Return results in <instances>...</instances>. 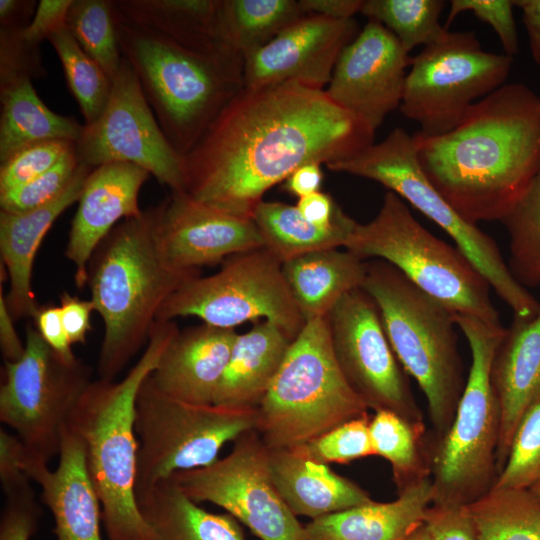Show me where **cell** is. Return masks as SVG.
<instances>
[{"label":"cell","mask_w":540,"mask_h":540,"mask_svg":"<svg viewBox=\"0 0 540 540\" xmlns=\"http://www.w3.org/2000/svg\"><path fill=\"white\" fill-rule=\"evenodd\" d=\"M491 377L500 409L498 475L519 421L540 400V311L531 319L514 316L495 353Z\"/></svg>","instance_id":"d4e9b609"},{"label":"cell","mask_w":540,"mask_h":540,"mask_svg":"<svg viewBox=\"0 0 540 540\" xmlns=\"http://www.w3.org/2000/svg\"><path fill=\"white\" fill-rule=\"evenodd\" d=\"M252 219L263 245L282 263L324 249L344 247L356 221L347 216L328 227L307 221L295 205L279 201H261Z\"/></svg>","instance_id":"d6a6232c"},{"label":"cell","mask_w":540,"mask_h":540,"mask_svg":"<svg viewBox=\"0 0 540 540\" xmlns=\"http://www.w3.org/2000/svg\"><path fill=\"white\" fill-rule=\"evenodd\" d=\"M445 28L460 14L472 12L488 23L498 35L505 54L513 57L518 52V35L510 0H452Z\"/></svg>","instance_id":"bcb514c9"},{"label":"cell","mask_w":540,"mask_h":540,"mask_svg":"<svg viewBox=\"0 0 540 540\" xmlns=\"http://www.w3.org/2000/svg\"><path fill=\"white\" fill-rule=\"evenodd\" d=\"M72 2L73 0H40L31 21L23 29L24 37L39 45L65 28Z\"/></svg>","instance_id":"f907efd6"},{"label":"cell","mask_w":540,"mask_h":540,"mask_svg":"<svg viewBox=\"0 0 540 540\" xmlns=\"http://www.w3.org/2000/svg\"><path fill=\"white\" fill-rule=\"evenodd\" d=\"M81 164L121 162L142 167L171 192L184 191L183 156L160 128L133 68L123 58L108 103L75 142Z\"/></svg>","instance_id":"e0dca14e"},{"label":"cell","mask_w":540,"mask_h":540,"mask_svg":"<svg viewBox=\"0 0 540 540\" xmlns=\"http://www.w3.org/2000/svg\"><path fill=\"white\" fill-rule=\"evenodd\" d=\"M408 54L385 26L368 19L341 52L325 91L376 130L401 105Z\"/></svg>","instance_id":"ac0fdd59"},{"label":"cell","mask_w":540,"mask_h":540,"mask_svg":"<svg viewBox=\"0 0 540 540\" xmlns=\"http://www.w3.org/2000/svg\"><path fill=\"white\" fill-rule=\"evenodd\" d=\"M268 451L273 483L296 517L314 520L374 501L366 490L327 464L292 449Z\"/></svg>","instance_id":"4316f807"},{"label":"cell","mask_w":540,"mask_h":540,"mask_svg":"<svg viewBox=\"0 0 540 540\" xmlns=\"http://www.w3.org/2000/svg\"><path fill=\"white\" fill-rule=\"evenodd\" d=\"M362 288L378 307L399 363L426 398L436 441L450 428L466 381L454 314L380 259L367 261Z\"/></svg>","instance_id":"8992f818"},{"label":"cell","mask_w":540,"mask_h":540,"mask_svg":"<svg viewBox=\"0 0 540 540\" xmlns=\"http://www.w3.org/2000/svg\"><path fill=\"white\" fill-rule=\"evenodd\" d=\"M41 515L34 492L5 497L0 518V540H30Z\"/></svg>","instance_id":"c3c4849f"},{"label":"cell","mask_w":540,"mask_h":540,"mask_svg":"<svg viewBox=\"0 0 540 540\" xmlns=\"http://www.w3.org/2000/svg\"><path fill=\"white\" fill-rule=\"evenodd\" d=\"M75 145L52 168L30 182L0 194L1 211L20 213L56 199L71 183L79 168Z\"/></svg>","instance_id":"7bdbcfd3"},{"label":"cell","mask_w":540,"mask_h":540,"mask_svg":"<svg viewBox=\"0 0 540 540\" xmlns=\"http://www.w3.org/2000/svg\"><path fill=\"white\" fill-rule=\"evenodd\" d=\"M66 26L83 51L113 81L121 68L123 56L112 0H73Z\"/></svg>","instance_id":"8d00e7d4"},{"label":"cell","mask_w":540,"mask_h":540,"mask_svg":"<svg viewBox=\"0 0 540 540\" xmlns=\"http://www.w3.org/2000/svg\"><path fill=\"white\" fill-rule=\"evenodd\" d=\"M292 341L284 329L267 320L238 334L213 403L234 408H257Z\"/></svg>","instance_id":"83f0119b"},{"label":"cell","mask_w":540,"mask_h":540,"mask_svg":"<svg viewBox=\"0 0 540 540\" xmlns=\"http://www.w3.org/2000/svg\"><path fill=\"white\" fill-rule=\"evenodd\" d=\"M48 41L54 48L68 87L79 104L85 125L96 121L104 111L112 89V81L104 70L79 46L67 26Z\"/></svg>","instance_id":"ab89813d"},{"label":"cell","mask_w":540,"mask_h":540,"mask_svg":"<svg viewBox=\"0 0 540 540\" xmlns=\"http://www.w3.org/2000/svg\"><path fill=\"white\" fill-rule=\"evenodd\" d=\"M327 317L339 367L368 408L394 412L426 430L408 374L390 345L372 297L362 287L354 289Z\"/></svg>","instance_id":"2e32d148"},{"label":"cell","mask_w":540,"mask_h":540,"mask_svg":"<svg viewBox=\"0 0 540 540\" xmlns=\"http://www.w3.org/2000/svg\"><path fill=\"white\" fill-rule=\"evenodd\" d=\"M112 3L116 18L124 23L150 30L194 51L238 56L220 40L219 0H112Z\"/></svg>","instance_id":"f1b7e54d"},{"label":"cell","mask_w":540,"mask_h":540,"mask_svg":"<svg viewBox=\"0 0 540 540\" xmlns=\"http://www.w3.org/2000/svg\"><path fill=\"white\" fill-rule=\"evenodd\" d=\"M168 480L196 503L223 508L260 540H305L304 525L273 483L269 451L255 429L240 435L225 457Z\"/></svg>","instance_id":"9a60e30c"},{"label":"cell","mask_w":540,"mask_h":540,"mask_svg":"<svg viewBox=\"0 0 540 540\" xmlns=\"http://www.w3.org/2000/svg\"><path fill=\"white\" fill-rule=\"evenodd\" d=\"M406 540H431L424 523L419 526Z\"/></svg>","instance_id":"94428289"},{"label":"cell","mask_w":540,"mask_h":540,"mask_svg":"<svg viewBox=\"0 0 540 540\" xmlns=\"http://www.w3.org/2000/svg\"><path fill=\"white\" fill-rule=\"evenodd\" d=\"M327 316L305 323L257 407L255 430L268 449H293L368 416L336 360Z\"/></svg>","instance_id":"52a82bcc"},{"label":"cell","mask_w":540,"mask_h":540,"mask_svg":"<svg viewBox=\"0 0 540 540\" xmlns=\"http://www.w3.org/2000/svg\"><path fill=\"white\" fill-rule=\"evenodd\" d=\"M91 377L90 366L78 358L63 359L29 325L24 353L17 361L5 362L0 421L35 460L48 464L59 455L69 416Z\"/></svg>","instance_id":"5bb4252c"},{"label":"cell","mask_w":540,"mask_h":540,"mask_svg":"<svg viewBox=\"0 0 540 540\" xmlns=\"http://www.w3.org/2000/svg\"><path fill=\"white\" fill-rule=\"evenodd\" d=\"M155 207L123 220L99 244L88 266L91 302L104 323L97 370L115 380L148 343L159 310L200 270H178L161 258L154 236Z\"/></svg>","instance_id":"277c9868"},{"label":"cell","mask_w":540,"mask_h":540,"mask_svg":"<svg viewBox=\"0 0 540 540\" xmlns=\"http://www.w3.org/2000/svg\"><path fill=\"white\" fill-rule=\"evenodd\" d=\"M304 14H315L334 20L352 19L360 12L363 0H299Z\"/></svg>","instance_id":"9f6ffc18"},{"label":"cell","mask_w":540,"mask_h":540,"mask_svg":"<svg viewBox=\"0 0 540 540\" xmlns=\"http://www.w3.org/2000/svg\"><path fill=\"white\" fill-rule=\"evenodd\" d=\"M540 482V400L519 421L491 489L530 490Z\"/></svg>","instance_id":"60d3db41"},{"label":"cell","mask_w":540,"mask_h":540,"mask_svg":"<svg viewBox=\"0 0 540 540\" xmlns=\"http://www.w3.org/2000/svg\"><path fill=\"white\" fill-rule=\"evenodd\" d=\"M423 523L431 540H476L466 505L433 503L427 509Z\"/></svg>","instance_id":"681fc988"},{"label":"cell","mask_w":540,"mask_h":540,"mask_svg":"<svg viewBox=\"0 0 540 540\" xmlns=\"http://www.w3.org/2000/svg\"><path fill=\"white\" fill-rule=\"evenodd\" d=\"M116 22L123 58L135 71L169 143L186 155L244 88V59L194 51L150 30Z\"/></svg>","instance_id":"5b68a950"},{"label":"cell","mask_w":540,"mask_h":540,"mask_svg":"<svg viewBox=\"0 0 540 540\" xmlns=\"http://www.w3.org/2000/svg\"><path fill=\"white\" fill-rule=\"evenodd\" d=\"M471 363L448 431L429 447L433 503L465 506L486 494L497 476L500 409L492 364L506 328L468 315H454Z\"/></svg>","instance_id":"ba28073f"},{"label":"cell","mask_w":540,"mask_h":540,"mask_svg":"<svg viewBox=\"0 0 540 540\" xmlns=\"http://www.w3.org/2000/svg\"><path fill=\"white\" fill-rule=\"evenodd\" d=\"M30 456L16 434L0 429V481L5 497L33 492L28 476Z\"/></svg>","instance_id":"7dc6e473"},{"label":"cell","mask_w":540,"mask_h":540,"mask_svg":"<svg viewBox=\"0 0 540 540\" xmlns=\"http://www.w3.org/2000/svg\"><path fill=\"white\" fill-rule=\"evenodd\" d=\"M323 181L321 164L309 163L296 169L284 182L286 192L298 199L320 191Z\"/></svg>","instance_id":"6f0895ef"},{"label":"cell","mask_w":540,"mask_h":540,"mask_svg":"<svg viewBox=\"0 0 540 540\" xmlns=\"http://www.w3.org/2000/svg\"><path fill=\"white\" fill-rule=\"evenodd\" d=\"M154 236L163 261L178 270H200L264 247L252 218L205 204L185 191L171 192L155 206Z\"/></svg>","instance_id":"d6986e66"},{"label":"cell","mask_w":540,"mask_h":540,"mask_svg":"<svg viewBox=\"0 0 540 540\" xmlns=\"http://www.w3.org/2000/svg\"><path fill=\"white\" fill-rule=\"evenodd\" d=\"M509 235V270L523 286L540 284V170L501 220Z\"/></svg>","instance_id":"74e56055"},{"label":"cell","mask_w":540,"mask_h":540,"mask_svg":"<svg viewBox=\"0 0 540 540\" xmlns=\"http://www.w3.org/2000/svg\"><path fill=\"white\" fill-rule=\"evenodd\" d=\"M304 14L299 0H219L222 43L245 59Z\"/></svg>","instance_id":"836d02e7"},{"label":"cell","mask_w":540,"mask_h":540,"mask_svg":"<svg viewBox=\"0 0 540 540\" xmlns=\"http://www.w3.org/2000/svg\"><path fill=\"white\" fill-rule=\"evenodd\" d=\"M55 470L29 460L28 476L41 488V499L55 522L57 540H102V509L90 479L83 446L67 426Z\"/></svg>","instance_id":"7402d4cb"},{"label":"cell","mask_w":540,"mask_h":540,"mask_svg":"<svg viewBox=\"0 0 540 540\" xmlns=\"http://www.w3.org/2000/svg\"><path fill=\"white\" fill-rule=\"evenodd\" d=\"M530 491H531L533 494H535L537 497L540 498V482L537 483L536 485H534V486L530 489Z\"/></svg>","instance_id":"6125c7cd"},{"label":"cell","mask_w":540,"mask_h":540,"mask_svg":"<svg viewBox=\"0 0 540 540\" xmlns=\"http://www.w3.org/2000/svg\"><path fill=\"white\" fill-rule=\"evenodd\" d=\"M431 478L402 491L389 502H376L310 520L305 540H406L424 522L433 504Z\"/></svg>","instance_id":"484cf974"},{"label":"cell","mask_w":540,"mask_h":540,"mask_svg":"<svg viewBox=\"0 0 540 540\" xmlns=\"http://www.w3.org/2000/svg\"><path fill=\"white\" fill-rule=\"evenodd\" d=\"M513 57L483 50L474 32L446 30L411 58L400 110L428 136L457 127L470 107L502 85Z\"/></svg>","instance_id":"7c38bea8"},{"label":"cell","mask_w":540,"mask_h":540,"mask_svg":"<svg viewBox=\"0 0 540 540\" xmlns=\"http://www.w3.org/2000/svg\"><path fill=\"white\" fill-rule=\"evenodd\" d=\"M237 333L203 323L179 331L170 342L151 381L165 394L198 404H212Z\"/></svg>","instance_id":"603a6c76"},{"label":"cell","mask_w":540,"mask_h":540,"mask_svg":"<svg viewBox=\"0 0 540 540\" xmlns=\"http://www.w3.org/2000/svg\"><path fill=\"white\" fill-rule=\"evenodd\" d=\"M60 314L67 337L73 344H85L91 330L90 318L94 311L91 300L64 292L60 296Z\"/></svg>","instance_id":"816d5d0a"},{"label":"cell","mask_w":540,"mask_h":540,"mask_svg":"<svg viewBox=\"0 0 540 540\" xmlns=\"http://www.w3.org/2000/svg\"><path fill=\"white\" fill-rule=\"evenodd\" d=\"M149 175L140 166L114 162L93 168L87 176L65 249L77 287L87 285L90 259L115 224L142 214L139 192Z\"/></svg>","instance_id":"44dd1931"},{"label":"cell","mask_w":540,"mask_h":540,"mask_svg":"<svg viewBox=\"0 0 540 540\" xmlns=\"http://www.w3.org/2000/svg\"><path fill=\"white\" fill-rule=\"evenodd\" d=\"M343 248L364 261L390 263L454 315L500 323L482 274L456 246L423 227L394 192L385 193L372 220L356 223Z\"/></svg>","instance_id":"9c48e42d"},{"label":"cell","mask_w":540,"mask_h":540,"mask_svg":"<svg viewBox=\"0 0 540 540\" xmlns=\"http://www.w3.org/2000/svg\"><path fill=\"white\" fill-rule=\"evenodd\" d=\"M369 422V416L352 419L292 450L327 465L372 456Z\"/></svg>","instance_id":"b9f144b4"},{"label":"cell","mask_w":540,"mask_h":540,"mask_svg":"<svg viewBox=\"0 0 540 540\" xmlns=\"http://www.w3.org/2000/svg\"><path fill=\"white\" fill-rule=\"evenodd\" d=\"M378 182L439 226L482 274L490 287L522 319L535 317L540 303L512 275L496 242L464 219L439 193L419 163L413 136L402 128L357 155L326 165Z\"/></svg>","instance_id":"30bf717a"},{"label":"cell","mask_w":540,"mask_h":540,"mask_svg":"<svg viewBox=\"0 0 540 540\" xmlns=\"http://www.w3.org/2000/svg\"><path fill=\"white\" fill-rule=\"evenodd\" d=\"M359 31L353 18L305 14L244 59V88L297 82L324 89L341 52Z\"/></svg>","instance_id":"ffe728a7"},{"label":"cell","mask_w":540,"mask_h":540,"mask_svg":"<svg viewBox=\"0 0 540 540\" xmlns=\"http://www.w3.org/2000/svg\"><path fill=\"white\" fill-rule=\"evenodd\" d=\"M37 5L35 0H0V27H27Z\"/></svg>","instance_id":"680465c9"},{"label":"cell","mask_w":540,"mask_h":540,"mask_svg":"<svg viewBox=\"0 0 540 540\" xmlns=\"http://www.w3.org/2000/svg\"><path fill=\"white\" fill-rule=\"evenodd\" d=\"M14 318L7 306L5 295L0 290V346L5 362L17 361L25 350V342L19 338L14 327Z\"/></svg>","instance_id":"11a10c76"},{"label":"cell","mask_w":540,"mask_h":540,"mask_svg":"<svg viewBox=\"0 0 540 540\" xmlns=\"http://www.w3.org/2000/svg\"><path fill=\"white\" fill-rule=\"evenodd\" d=\"M187 316L225 329L263 319L280 326L293 339L305 325L282 262L265 247L232 255L215 274L186 282L163 304L156 321Z\"/></svg>","instance_id":"4fadbf2b"},{"label":"cell","mask_w":540,"mask_h":540,"mask_svg":"<svg viewBox=\"0 0 540 540\" xmlns=\"http://www.w3.org/2000/svg\"><path fill=\"white\" fill-rule=\"evenodd\" d=\"M136 499L150 540H245L233 516L205 510L169 480L136 490Z\"/></svg>","instance_id":"4dcf8cb0"},{"label":"cell","mask_w":540,"mask_h":540,"mask_svg":"<svg viewBox=\"0 0 540 540\" xmlns=\"http://www.w3.org/2000/svg\"><path fill=\"white\" fill-rule=\"evenodd\" d=\"M369 432L374 455L389 462L398 492L430 477L426 430L394 412L378 410L370 418Z\"/></svg>","instance_id":"e575fe53"},{"label":"cell","mask_w":540,"mask_h":540,"mask_svg":"<svg viewBox=\"0 0 540 540\" xmlns=\"http://www.w3.org/2000/svg\"><path fill=\"white\" fill-rule=\"evenodd\" d=\"M427 178L467 221H501L540 170V96L504 84L438 136L416 132Z\"/></svg>","instance_id":"7a4b0ae2"},{"label":"cell","mask_w":540,"mask_h":540,"mask_svg":"<svg viewBox=\"0 0 540 540\" xmlns=\"http://www.w3.org/2000/svg\"><path fill=\"white\" fill-rule=\"evenodd\" d=\"M35 327L43 340L63 359L75 360L71 343L65 332L59 306H40L33 317Z\"/></svg>","instance_id":"f5cc1de1"},{"label":"cell","mask_w":540,"mask_h":540,"mask_svg":"<svg viewBox=\"0 0 540 540\" xmlns=\"http://www.w3.org/2000/svg\"><path fill=\"white\" fill-rule=\"evenodd\" d=\"M0 162L40 142H76L83 125L73 117L50 110L37 95L30 79L0 86Z\"/></svg>","instance_id":"1f68e13d"},{"label":"cell","mask_w":540,"mask_h":540,"mask_svg":"<svg viewBox=\"0 0 540 540\" xmlns=\"http://www.w3.org/2000/svg\"><path fill=\"white\" fill-rule=\"evenodd\" d=\"M23 29L0 27V86L46 75L39 45L28 41Z\"/></svg>","instance_id":"f6af8a7d"},{"label":"cell","mask_w":540,"mask_h":540,"mask_svg":"<svg viewBox=\"0 0 540 540\" xmlns=\"http://www.w3.org/2000/svg\"><path fill=\"white\" fill-rule=\"evenodd\" d=\"M92 169L80 163L68 187L43 206L20 213L0 212V251L9 278L5 299L14 320L33 318L39 309L31 283L36 254L56 219L78 201Z\"/></svg>","instance_id":"cb8c5ba5"},{"label":"cell","mask_w":540,"mask_h":540,"mask_svg":"<svg viewBox=\"0 0 540 540\" xmlns=\"http://www.w3.org/2000/svg\"><path fill=\"white\" fill-rule=\"evenodd\" d=\"M466 507L476 540H540V498L530 490L490 489Z\"/></svg>","instance_id":"d590c367"},{"label":"cell","mask_w":540,"mask_h":540,"mask_svg":"<svg viewBox=\"0 0 540 540\" xmlns=\"http://www.w3.org/2000/svg\"><path fill=\"white\" fill-rule=\"evenodd\" d=\"M445 5L443 0H363L360 13L385 26L409 53L448 30L439 20Z\"/></svg>","instance_id":"f35d334b"},{"label":"cell","mask_w":540,"mask_h":540,"mask_svg":"<svg viewBox=\"0 0 540 540\" xmlns=\"http://www.w3.org/2000/svg\"><path fill=\"white\" fill-rule=\"evenodd\" d=\"M513 4L522 10L532 56L540 66V0H515Z\"/></svg>","instance_id":"91938a15"},{"label":"cell","mask_w":540,"mask_h":540,"mask_svg":"<svg viewBox=\"0 0 540 540\" xmlns=\"http://www.w3.org/2000/svg\"><path fill=\"white\" fill-rule=\"evenodd\" d=\"M295 206L307 221L320 227L332 226L348 216L331 195L321 191L299 198Z\"/></svg>","instance_id":"db71d44e"},{"label":"cell","mask_w":540,"mask_h":540,"mask_svg":"<svg viewBox=\"0 0 540 540\" xmlns=\"http://www.w3.org/2000/svg\"><path fill=\"white\" fill-rule=\"evenodd\" d=\"M375 131L325 89L297 82L243 88L183 156L184 191L252 218L265 193L296 169L349 159L374 143Z\"/></svg>","instance_id":"6da1fadb"},{"label":"cell","mask_w":540,"mask_h":540,"mask_svg":"<svg viewBox=\"0 0 540 540\" xmlns=\"http://www.w3.org/2000/svg\"><path fill=\"white\" fill-rule=\"evenodd\" d=\"M179 331L174 321H156L144 352L125 377L92 381L67 421V428L82 443L108 540H150L136 499L135 402L141 385Z\"/></svg>","instance_id":"3957f363"},{"label":"cell","mask_w":540,"mask_h":540,"mask_svg":"<svg viewBox=\"0 0 540 540\" xmlns=\"http://www.w3.org/2000/svg\"><path fill=\"white\" fill-rule=\"evenodd\" d=\"M282 271L306 323L327 316L345 294L362 287L367 261L346 249L331 248L288 260Z\"/></svg>","instance_id":"f546056e"},{"label":"cell","mask_w":540,"mask_h":540,"mask_svg":"<svg viewBox=\"0 0 540 540\" xmlns=\"http://www.w3.org/2000/svg\"><path fill=\"white\" fill-rule=\"evenodd\" d=\"M75 143L52 140L27 146L0 165V194L18 188L52 168Z\"/></svg>","instance_id":"ee69618b"},{"label":"cell","mask_w":540,"mask_h":540,"mask_svg":"<svg viewBox=\"0 0 540 540\" xmlns=\"http://www.w3.org/2000/svg\"><path fill=\"white\" fill-rule=\"evenodd\" d=\"M149 376L135 402L136 490L168 480L175 472L214 463L226 443L256 429L257 408L176 399L160 391Z\"/></svg>","instance_id":"8fae6325"}]
</instances>
